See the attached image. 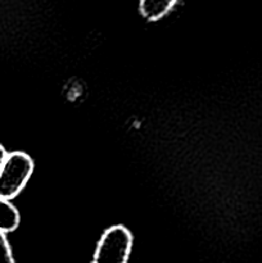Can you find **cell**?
<instances>
[{"label": "cell", "instance_id": "cell-1", "mask_svg": "<svg viewBox=\"0 0 262 263\" xmlns=\"http://www.w3.org/2000/svg\"><path fill=\"white\" fill-rule=\"evenodd\" d=\"M35 168L32 158L23 152L8 153L0 170V197L12 200L21 194Z\"/></svg>", "mask_w": 262, "mask_h": 263}, {"label": "cell", "instance_id": "cell-2", "mask_svg": "<svg viewBox=\"0 0 262 263\" xmlns=\"http://www.w3.org/2000/svg\"><path fill=\"white\" fill-rule=\"evenodd\" d=\"M133 249V235L122 225L108 228L95 248L92 263H127Z\"/></svg>", "mask_w": 262, "mask_h": 263}, {"label": "cell", "instance_id": "cell-3", "mask_svg": "<svg viewBox=\"0 0 262 263\" xmlns=\"http://www.w3.org/2000/svg\"><path fill=\"white\" fill-rule=\"evenodd\" d=\"M177 0H140L141 15L148 21H158L163 18L172 8Z\"/></svg>", "mask_w": 262, "mask_h": 263}, {"label": "cell", "instance_id": "cell-4", "mask_svg": "<svg viewBox=\"0 0 262 263\" xmlns=\"http://www.w3.org/2000/svg\"><path fill=\"white\" fill-rule=\"evenodd\" d=\"M21 222V216L17 208L7 199L0 197V231L4 234L17 230Z\"/></svg>", "mask_w": 262, "mask_h": 263}, {"label": "cell", "instance_id": "cell-5", "mask_svg": "<svg viewBox=\"0 0 262 263\" xmlns=\"http://www.w3.org/2000/svg\"><path fill=\"white\" fill-rule=\"evenodd\" d=\"M0 263H15L7 235L0 231Z\"/></svg>", "mask_w": 262, "mask_h": 263}, {"label": "cell", "instance_id": "cell-6", "mask_svg": "<svg viewBox=\"0 0 262 263\" xmlns=\"http://www.w3.org/2000/svg\"><path fill=\"white\" fill-rule=\"evenodd\" d=\"M7 156H8V153H7V151H5V148L3 145H0V170H2L3 164H4Z\"/></svg>", "mask_w": 262, "mask_h": 263}]
</instances>
